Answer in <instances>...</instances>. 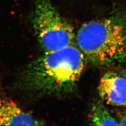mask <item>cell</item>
<instances>
[{"instance_id": "cell-1", "label": "cell", "mask_w": 126, "mask_h": 126, "mask_svg": "<svg viewBox=\"0 0 126 126\" xmlns=\"http://www.w3.org/2000/svg\"><path fill=\"white\" fill-rule=\"evenodd\" d=\"M85 56L74 44L44 54L27 67L22 82L31 91L67 93L75 87L85 65Z\"/></svg>"}, {"instance_id": "cell-2", "label": "cell", "mask_w": 126, "mask_h": 126, "mask_svg": "<svg viewBox=\"0 0 126 126\" xmlns=\"http://www.w3.org/2000/svg\"><path fill=\"white\" fill-rule=\"evenodd\" d=\"M76 41L93 64L123 61L126 58V17L115 16L86 23L78 31Z\"/></svg>"}, {"instance_id": "cell-3", "label": "cell", "mask_w": 126, "mask_h": 126, "mask_svg": "<svg viewBox=\"0 0 126 126\" xmlns=\"http://www.w3.org/2000/svg\"><path fill=\"white\" fill-rule=\"evenodd\" d=\"M32 23L44 52L74 44L76 37L73 26L62 16L51 0H35Z\"/></svg>"}, {"instance_id": "cell-4", "label": "cell", "mask_w": 126, "mask_h": 126, "mask_svg": "<svg viewBox=\"0 0 126 126\" xmlns=\"http://www.w3.org/2000/svg\"><path fill=\"white\" fill-rule=\"evenodd\" d=\"M101 99L110 105L126 106V77L110 72L102 77L98 86Z\"/></svg>"}, {"instance_id": "cell-5", "label": "cell", "mask_w": 126, "mask_h": 126, "mask_svg": "<svg viewBox=\"0 0 126 126\" xmlns=\"http://www.w3.org/2000/svg\"><path fill=\"white\" fill-rule=\"evenodd\" d=\"M31 114L23 111L14 101L8 98H0V125L37 126L42 125Z\"/></svg>"}, {"instance_id": "cell-6", "label": "cell", "mask_w": 126, "mask_h": 126, "mask_svg": "<svg viewBox=\"0 0 126 126\" xmlns=\"http://www.w3.org/2000/svg\"><path fill=\"white\" fill-rule=\"evenodd\" d=\"M90 125L93 126H119L118 121L100 101L93 104L89 114Z\"/></svg>"}, {"instance_id": "cell-7", "label": "cell", "mask_w": 126, "mask_h": 126, "mask_svg": "<svg viewBox=\"0 0 126 126\" xmlns=\"http://www.w3.org/2000/svg\"><path fill=\"white\" fill-rule=\"evenodd\" d=\"M118 123L119 126H126V111L121 112L119 113Z\"/></svg>"}, {"instance_id": "cell-8", "label": "cell", "mask_w": 126, "mask_h": 126, "mask_svg": "<svg viewBox=\"0 0 126 126\" xmlns=\"http://www.w3.org/2000/svg\"><path fill=\"white\" fill-rule=\"evenodd\" d=\"M125 75L126 77V73H125Z\"/></svg>"}]
</instances>
